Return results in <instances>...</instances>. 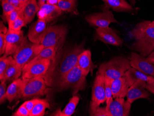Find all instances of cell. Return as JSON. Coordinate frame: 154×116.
Returning <instances> with one entry per match:
<instances>
[{
	"instance_id": "obj_1",
	"label": "cell",
	"mask_w": 154,
	"mask_h": 116,
	"mask_svg": "<svg viewBox=\"0 0 154 116\" xmlns=\"http://www.w3.org/2000/svg\"><path fill=\"white\" fill-rule=\"evenodd\" d=\"M85 50L82 43L58 52L44 77L47 86L58 87L64 76L77 65L79 56Z\"/></svg>"
},
{
	"instance_id": "obj_2",
	"label": "cell",
	"mask_w": 154,
	"mask_h": 116,
	"mask_svg": "<svg viewBox=\"0 0 154 116\" xmlns=\"http://www.w3.org/2000/svg\"><path fill=\"white\" fill-rule=\"evenodd\" d=\"M134 42L130 47L142 56L147 57L154 51V22L145 20L136 25L130 33Z\"/></svg>"
},
{
	"instance_id": "obj_3",
	"label": "cell",
	"mask_w": 154,
	"mask_h": 116,
	"mask_svg": "<svg viewBox=\"0 0 154 116\" xmlns=\"http://www.w3.org/2000/svg\"><path fill=\"white\" fill-rule=\"evenodd\" d=\"M131 67L129 60L122 56H116L99 67L98 74L111 79L122 77Z\"/></svg>"
},
{
	"instance_id": "obj_4",
	"label": "cell",
	"mask_w": 154,
	"mask_h": 116,
	"mask_svg": "<svg viewBox=\"0 0 154 116\" xmlns=\"http://www.w3.org/2000/svg\"><path fill=\"white\" fill-rule=\"evenodd\" d=\"M86 74L76 65L64 76L58 87L60 89H71L73 95L79 91L83 90L86 86Z\"/></svg>"
},
{
	"instance_id": "obj_5",
	"label": "cell",
	"mask_w": 154,
	"mask_h": 116,
	"mask_svg": "<svg viewBox=\"0 0 154 116\" xmlns=\"http://www.w3.org/2000/svg\"><path fill=\"white\" fill-rule=\"evenodd\" d=\"M67 33V27L63 25H56L48 27L45 34L40 44L44 47L54 46L58 52L63 44Z\"/></svg>"
},
{
	"instance_id": "obj_6",
	"label": "cell",
	"mask_w": 154,
	"mask_h": 116,
	"mask_svg": "<svg viewBox=\"0 0 154 116\" xmlns=\"http://www.w3.org/2000/svg\"><path fill=\"white\" fill-rule=\"evenodd\" d=\"M45 48L41 44L30 43L26 40L24 44L14 53V59L22 69L30 63Z\"/></svg>"
},
{
	"instance_id": "obj_7",
	"label": "cell",
	"mask_w": 154,
	"mask_h": 116,
	"mask_svg": "<svg viewBox=\"0 0 154 116\" xmlns=\"http://www.w3.org/2000/svg\"><path fill=\"white\" fill-rule=\"evenodd\" d=\"M47 86L43 76L22 79V98L44 95Z\"/></svg>"
},
{
	"instance_id": "obj_8",
	"label": "cell",
	"mask_w": 154,
	"mask_h": 116,
	"mask_svg": "<svg viewBox=\"0 0 154 116\" xmlns=\"http://www.w3.org/2000/svg\"><path fill=\"white\" fill-rule=\"evenodd\" d=\"M106 100L105 77L98 74L94 80L92 90L91 101L90 105V111H92L103 104Z\"/></svg>"
},
{
	"instance_id": "obj_9",
	"label": "cell",
	"mask_w": 154,
	"mask_h": 116,
	"mask_svg": "<svg viewBox=\"0 0 154 116\" xmlns=\"http://www.w3.org/2000/svg\"><path fill=\"white\" fill-rule=\"evenodd\" d=\"M51 60H42L26 64L22 69V79L44 77L51 65Z\"/></svg>"
},
{
	"instance_id": "obj_10",
	"label": "cell",
	"mask_w": 154,
	"mask_h": 116,
	"mask_svg": "<svg viewBox=\"0 0 154 116\" xmlns=\"http://www.w3.org/2000/svg\"><path fill=\"white\" fill-rule=\"evenodd\" d=\"M26 38L24 37L23 31H14L8 29L6 34V51L4 55L9 56L15 53L25 43Z\"/></svg>"
},
{
	"instance_id": "obj_11",
	"label": "cell",
	"mask_w": 154,
	"mask_h": 116,
	"mask_svg": "<svg viewBox=\"0 0 154 116\" xmlns=\"http://www.w3.org/2000/svg\"><path fill=\"white\" fill-rule=\"evenodd\" d=\"M131 67L154 77V65L144 56L135 52H131L128 57Z\"/></svg>"
},
{
	"instance_id": "obj_12",
	"label": "cell",
	"mask_w": 154,
	"mask_h": 116,
	"mask_svg": "<svg viewBox=\"0 0 154 116\" xmlns=\"http://www.w3.org/2000/svg\"><path fill=\"white\" fill-rule=\"evenodd\" d=\"M85 20L91 26L97 27H106L111 23H118L113 13L109 10L88 15L85 17Z\"/></svg>"
},
{
	"instance_id": "obj_13",
	"label": "cell",
	"mask_w": 154,
	"mask_h": 116,
	"mask_svg": "<svg viewBox=\"0 0 154 116\" xmlns=\"http://www.w3.org/2000/svg\"><path fill=\"white\" fill-rule=\"evenodd\" d=\"M96 38L105 44L116 46H122L123 41L114 30L109 27H98L96 29Z\"/></svg>"
},
{
	"instance_id": "obj_14",
	"label": "cell",
	"mask_w": 154,
	"mask_h": 116,
	"mask_svg": "<svg viewBox=\"0 0 154 116\" xmlns=\"http://www.w3.org/2000/svg\"><path fill=\"white\" fill-rule=\"evenodd\" d=\"M131 104L124 98H116L111 102L108 113L109 116H128L129 115Z\"/></svg>"
},
{
	"instance_id": "obj_15",
	"label": "cell",
	"mask_w": 154,
	"mask_h": 116,
	"mask_svg": "<svg viewBox=\"0 0 154 116\" xmlns=\"http://www.w3.org/2000/svg\"><path fill=\"white\" fill-rule=\"evenodd\" d=\"M146 82L137 80L129 88L127 93V101L132 104L136 100L139 99H148L150 96L149 92L146 89Z\"/></svg>"
},
{
	"instance_id": "obj_16",
	"label": "cell",
	"mask_w": 154,
	"mask_h": 116,
	"mask_svg": "<svg viewBox=\"0 0 154 116\" xmlns=\"http://www.w3.org/2000/svg\"><path fill=\"white\" fill-rule=\"evenodd\" d=\"M46 23L45 20L38 19L32 25L28 35V39L32 43L41 44L47 30Z\"/></svg>"
},
{
	"instance_id": "obj_17",
	"label": "cell",
	"mask_w": 154,
	"mask_h": 116,
	"mask_svg": "<svg viewBox=\"0 0 154 116\" xmlns=\"http://www.w3.org/2000/svg\"><path fill=\"white\" fill-rule=\"evenodd\" d=\"M62 13V10L57 5L45 4L40 7L38 13V19H44L46 22L55 20Z\"/></svg>"
},
{
	"instance_id": "obj_18",
	"label": "cell",
	"mask_w": 154,
	"mask_h": 116,
	"mask_svg": "<svg viewBox=\"0 0 154 116\" xmlns=\"http://www.w3.org/2000/svg\"><path fill=\"white\" fill-rule=\"evenodd\" d=\"M77 65L83 71V72L88 75L90 72H93L96 67L91 59V53L90 50H85L79 56Z\"/></svg>"
},
{
	"instance_id": "obj_19",
	"label": "cell",
	"mask_w": 154,
	"mask_h": 116,
	"mask_svg": "<svg viewBox=\"0 0 154 116\" xmlns=\"http://www.w3.org/2000/svg\"><path fill=\"white\" fill-rule=\"evenodd\" d=\"M129 86L127 80L123 77L113 80L111 84V90L114 99L124 98L127 96Z\"/></svg>"
},
{
	"instance_id": "obj_20",
	"label": "cell",
	"mask_w": 154,
	"mask_h": 116,
	"mask_svg": "<svg viewBox=\"0 0 154 116\" xmlns=\"http://www.w3.org/2000/svg\"><path fill=\"white\" fill-rule=\"evenodd\" d=\"M40 7L36 0H28L24 3L20 10V16L23 17L26 24L32 22Z\"/></svg>"
},
{
	"instance_id": "obj_21",
	"label": "cell",
	"mask_w": 154,
	"mask_h": 116,
	"mask_svg": "<svg viewBox=\"0 0 154 116\" xmlns=\"http://www.w3.org/2000/svg\"><path fill=\"white\" fill-rule=\"evenodd\" d=\"M22 97V79H17L13 80L7 88L6 99L9 103Z\"/></svg>"
},
{
	"instance_id": "obj_22",
	"label": "cell",
	"mask_w": 154,
	"mask_h": 116,
	"mask_svg": "<svg viewBox=\"0 0 154 116\" xmlns=\"http://www.w3.org/2000/svg\"><path fill=\"white\" fill-rule=\"evenodd\" d=\"M22 72V69L18 64L15 60L12 58L7 67L4 78L1 81L14 80L19 78Z\"/></svg>"
},
{
	"instance_id": "obj_23",
	"label": "cell",
	"mask_w": 154,
	"mask_h": 116,
	"mask_svg": "<svg viewBox=\"0 0 154 116\" xmlns=\"http://www.w3.org/2000/svg\"><path fill=\"white\" fill-rule=\"evenodd\" d=\"M123 77L127 80L129 87L137 80H143L147 82L149 79V76L146 75L132 67H131L129 70H128Z\"/></svg>"
},
{
	"instance_id": "obj_24",
	"label": "cell",
	"mask_w": 154,
	"mask_h": 116,
	"mask_svg": "<svg viewBox=\"0 0 154 116\" xmlns=\"http://www.w3.org/2000/svg\"><path fill=\"white\" fill-rule=\"evenodd\" d=\"M105 4L117 12H130L132 7L125 0H103Z\"/></svg>"
},
{
	"instance_id": "obj_25",
	"label": "cell",
	"mask_w": 154,
	"mask_h": 116,
	"mask_svg": "<svg viewBox=\"0 0 154 116\" xmlns=\"http://www.w3.org/2000/svg\"><path fill=\"white\" fill-rule=\"evenodd\" d=\"M79 98L77 96L74 95L69 100L68 103L66 105L63 110L60 111V109L57 111L53 116H71L73 114L75 111L77 105L79 103Z\"/></svg>"
},
{
	"instance_id": "obj_26",
	"label": "cell",
	"mask_w": 154,
	"mask_h": 116,
	"mask_svg": "<svg viewBox=\"0 0 154 116\" xmlns=\"http://www.w3.org/2000/svg\"><path fill=\"white\" fill-rule=\"evenodd\" d=\"M58 51L54 46L45 48L38 56H36L30 63L36 62L42 60L50 59L53 60L56 56Z\"/></svg>"
},
{
	"instance_id": "obj_27",
	"label": "cell",
	"mask_w": 154,
	"mask_h": 116,
	"mask_svg": "<svg viewBox=\"0 0 154 116\" xmlns=\"http://www.w3.org/2000/svg\"><path fill=\"white\" fill-rule=\"evenodd\" d=\"M50 108V104L46 99H40L30 112V116H43L46 108Z\"/></svg>"
},
{
	"instance_id": "obj_28",
	"label": "cell",
	"mask_w": 154,
	"mask_h": 116,
	"mask_svg": "<svg viewBox=\"0 0 154 116\" xmlns=\"http://www.w3.org/2000/svg\"><path fill=\"white\" fill-rule=\"evenodd\" d=\"M58 6L62 11L72 12L77 14L76 0H59Z\"/></svg>"
},
{
	"instance_id": "obj_29",
	"label": "cell",
	"mask_w": 154,
	"mask_h": 116,
	"mask_svg": "<svg viewBox=\"0 0 154 116\" xmlns=\"http://www.w3.org/2000/svg\"><path fill=\"white\" fill-rule=\"evenodd\" d=\"M105 77V92L106 97V109L108 112V110L110 104L111 102L113 100V95L112 92L111 84L113 79L109 78L107 77Z\"/></svg>"
},
{
	"instance_id": "obj_30",
	"label": "cell",
	"mask_w": 154,
	"mask_h": 116,
	"mask_svg": "<svg viewBox=\"0 0 154 116\" xmlns=\"http://www.w3.org/2000/svg\"><path fill=\"white\" fill-rule=\"evenodd\" d=\"M12 58H13L11 56L8 57V56L5 55L1 57L0 58V80H2L4 78L7 67H8V64Z\"/></svg>"
},
{
	"instance_id": "obj_31",
	"label": "cell",
	"mask_w": 154,
	"mask_h": 116,
	"mask_svg": "<svg viewBox=\"0 0 154 116\" xmlns=\"http://www.w3.org/2000/svg\"><path fill=\"white\" fill-rule=\"evenodd\" d=\"M8 24L9 29L10 30L14 31H21V28L26 26L27 24L23 17L20 15V17L16 19L15 21Z\"/></svg>"
},
{
	"instance_id": "obj_32",
	"label": "cell",
	"mask_w": 154,
	"mask_h": 116,
	"mask_svg": "<svg viewBox=\"0 0 154 116\" xmlns=\"http://www.w3.org/2000/svg\"><path fill=\"white\" fill-rule=\"evenodd\" d=\"M2 7L3 9V17L6 20V18L8 16L11 12L16 9L15 8L12 6L11 4L6 2L4 0H2Z\"/></svg>"
},
{
	"instance_id": "obj_33",
	"label": "cell",
	"mask_w": 154,
	"mask_h": 116,
	"mask_svg": "<svg viewBox=\"0 0 154 116\" xmlns=\"http://www.w3.org/2000/svg\"><path fill=\"white\" fill-rule=\"evenodd\" d=\"M91 116H109L106 108L98 107L93 110L90 111Z\"/></svg>"
},
{
	"instance_id": "obj_34",
	"label": "cell",
	"mask_w": 154,
	"mask_h": 116,
	"mask_svg": "<svg viewBox=\"0 0 154 116\" xmlns=\"http://www.w3.org/2000/svg\"><path fill=\"white\" fill-rule=\"evenodd\" d=\"M0 84V103L1 104L3 103L6 99V95L7 92V84L6 82L1 81Z\"/></svg>"
},
{
	"instance_id": "obj_35",
	"label": "cell",
	"mask_w": 154,
	"mask_h": 116,
	"mask_svg": "<svg viewBox=\"0 0 154 116\" xmlns=\"http://www.w3.org/2000/svg\"><path fill=\"white\" fill-rule=\"evenodd\" d=\"M20 15V10L15 9L11 12L10 14L6 18V21H8V24L15 21L16 19H18Z\"/></svg>"
},
{
	"instance_id": "obj_36",
	"label": "cell",
	"mask_w": 154,
	"mask_h": 116,
	"mask_svg": "<svg viewBox=\"0 0 154 116\" xmlns=\"http://www.w3.org/2000/svg\"><path fill=\"white\" fill-rule=\"evenodd\" d=\"M7 41H6V34L0 33V54H4L6 51Z\"/></svg>"
},
{
	"instance_id": "obj_37",
	"label": "cell",
	"mask_w": 154,
	"mask_h": 116,
	"mask_svg": "<svg viewBox=\"0 0 154 116\" xmlns=\"http://www.w3.org/2000/svg\"><path fill=\"white\" fill-rule=\"evenodd\" d=\"M30 112L23 105H21L17 111L13 114L14 116H30Z\"/></svg>"
},
{
	"instance_id": "obj_38",
	"label": "cell",
	"mask_w": 154,
	"mask_h": 116,
	"mask_svg": "<svg viewBox=\"0 0 154 116\" xmlns=\"http://www.w3.org/2000/svg\"><path fill=\"white\" fill-rule=\"evenodd\" d=\"M40 99H32L29 101H26L23 104V105L28 110L31 112L32 108L39 101Z\"/></svg>"
},
{
	"instance_id": "obj_39",
	"label": "cell",
	"mask_w": 154,
	"mask_h": 116,
	"mask_svg": "<svg viewBox=\"0 0 154 116\" xmlns=\"http://www.w3.org/2000/svg\"><path fill=\"white\" fill-rule=\"evenodd\" d=\"M4 1L14 7L16 9H19V10L22 9L25 3L21 2L20 0H4Z\"/></svg>"
},
{
	"instance_id": "obj_40",
	"label": "cell",
	"mask_w": 154,
	"mask_h": 116,
	"mask_svg": "<svg viewBox=\"0 0 154 116\" xmlns=\"http://www.w3.org/2000/svg\"><path fill=\"white\" fill-rule=\"evenodd\" d=\"M146 89L154 94V77L149 76V79L146 82Z\"/></svg>"
},
{
	"instance_id": "obj_41",
	"label": "cell",
	"mask_w": 154,
	"mask_h": 116,
	"mask_svg": "<svg viewBox=\"0 0 154 116\" xmlns=\"http://www.w3.org/2000/svg\"><path fill=\"white\" fill-rule=\"evenodd\" d=\"M8 31V30L7 29V27L4 26L2 21H1V23H0V33L7 34Z\"/></svg>"
},
{
	"instance_id": "obj_42",
	"label": "cell",
	"mask_w": 154,
	"mask_h": 116,
	"mask_svg": "<svg viewBox=\"0 0 154 116\" xmlns=\"http://www.w3.org/2000/svg\"><path fill=\"white\" fill-rule=\"evenodd\" d=\"M147 59L150 62V63L154 65V51L152 52L150 55H149L147 58Z\"/></svg>"
},
{
	"instance_id": "obj_43",
	"label": "cell",
	"mask_w": 154,
	"mask_h": 116,
	"mask_svg": "<svg viewBox=\"0 0 154 116\" xmlns=\"http://www.w3.org/2000/svg\"><path fill=\"white\" fill-rule=\"evenodd\" d=\"M47 3L50 5H57L58 6L59 0H47Z\"/></svg>"
},
{
	"instance_id": "obj_44",
	"label": "cell",
	"mask_w": 154,
	"mask_h": 116,
	"mask_svg": "<svg viewBox=\"0 0 154 116\" xmlns=\"http://www.w3.org/2000/svg\"><path fill=\"white\" fill-rule=\"evenodd\" d=\"M47 0H39L38 5L39 7H40L41 6L44 5L45 4V2Z\"/></svg>"
},
{
	"instance_id": "obj_45",
	"label": "cell",
	"mask_w": 154,
	"mask_h": 116,
	"mask_svg": "<svg viewBox=\"0 0 154 116\" xmlns=\"http://www.w3.org/2000/svg\"><path fill=\"white\" fill-rule=\"evenodd\" d=\"M20 1L21 2H22L23 3H25V2H26L28 0H20Z\"/></svg>"
},
{
	"instance_id": "obj_46",
	"label": "cell",
	"mask_w": 154,
	"mask_h": 116,
	"mask_svg": "<svg viewBox=\"0 0 154 116\" xmlns=\"http://www.w3.org/2000/svg\"></svg>"
}]
</instances>
